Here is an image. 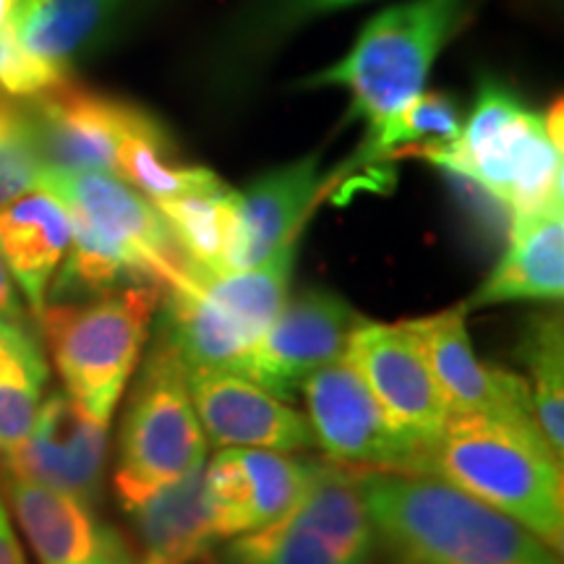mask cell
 I'll use <instances>...</instances> for the list:
<instances>
[{"label":"cell","instance_id":"obj_1","mask_svg":"<svg viewBox=\"0 0 564 564\" xmlns=\"http://www.w3.org/2000/svg\"><path fill=\"white\" fill-rule=\"evenodd\" d=\"M366 505L377 544L392 560L413 564H562L541 544L481 499L421 474L366 470Z\"/></svg>","mask_w":564,"mask_h":564},{"label":"cell","instance_id":"obj_2","mask_svg":"<svg viewBox=\"0 0 564 564\" xmlns=\"http://www.w3.org/2000/svg\"><path fill=\"white\" fill-rule=\"evenodd\" d=\"M421 476L453 484L499 510L560 554L564 544V476L535 421L449 415L423 455Z\"/></svg>","mask_w":564,"mask_h":564},{"label":"cell","instance_id":"obj_3","mask_svg":"<svg viewBox=\"0 0 564 564\" xmlns=\"http://www.w3.org/2000/svg\"><path fill=\"white\" fill-rule=\"evenodd\" d=\"M413 158L476 181L512 217L562 207V105L541 116L507 84L484 79L460 133Z\"/></svg>","mask_w":564,"mask_h":564},{"label":"cell","instance_id":"obj_4","mask_svg":"<svg viewBox=\"0 0 564 564\" xmlns=\"http://www.w3.org/2000/svg\"><path fill=\"white\" fill-rule=\"evenodd\" d=\"M470 0H403L358 32L340 61L308 76L303 87L350 91V118L373 133L426 87L436 58L468 21Z\"/></svg>","mask_w":564,"mask_h":564},{"label":"cell","instance_id":"obj_5","mask_svg":"<svg viewBox=\"0 0 564 564\" xmlns=\"http://www.w3.org/2000/svg\"><path fill=\"white\" fill-rule=\"evenodd\" d=\"M160 301V285H129L82 303H47L40 312L63 392L91 419L112 421L150 340Z\"/></svg>","mask_w":564,"mask_h":564},{"label":"cell","instance_id":"obj_6","mask_svg":"<svg viewBox=\"0 0 564 564\" xmlns=\"http://www.w3.org/2000/svg\"><path fill=\"white\" fill-rule=\"evenodd\" d=\"M202 463H207V436L194 411L186 366L160 335L133 384L118 434V505L129 510Z\"/></svg>","mask_w":564,"mask_h":564},{"label":"cell","instance_id":"obj_7","mask_svg":"<svg viewBox=\"0 0 564 564\" xmlns=\"http://www.w3.org/2000/svg\"><path fill=\"white\" fill-rule=\"evenodd\" d=\"M40 188L66 207L74 251L121 267L141 285L171 288L188 274L165 217L118 175L47 167Z\"/></svg>","mask_w":564,"mask_h":564},{"label":"cell","instance_id":"obj_8","mask_svg":"<svg viewBox=\"0 0 564 564\" xmlns=\"http://www.w3.org/2000/svg\"><path fill=\"white\" fill-rule=\"evenodd\" d=\"M314 444L335 463L390 474H421L423 449L387 421L348 356L314 371L301 387Z\"/></svg>","mask_w":564,"mask_h":564},{"label":"cell","instance_id":"obj_9","mask_svg":"<svg viewBox=\"0 0 564 564\" xmlns=\"http://www.w3.org/2000/svg\"><path fill=\"white\" fill-rule=\"evenodd\" d=\"M345 356L369 384L394 432L411 440L426 455L440 440L449 408L411 324L361 319L352 329Z\"/></svg>","mask_w":564,"mask_h":564},{"label":"cell","instance_id":"obj_10","mask_svg":"<svg viewBox=\"0 0 564 564\" xmlns=\"http://www.w3.org/2000/svg\"><path fill=\"white\" fill-rule=\"evenodd\" d=\"M24 116L40 158L51 171L116 175L123 139L144 123L150 112L66 79L30 97Z\"/></svg>","mask_w":564,"mask_h":564},{"label":"cell","instance_id":"obj_11","mask_svg":"<svg viewBox=\"0 0 564 564\" xmlns=\"http://www.w3.org/2000/svg\"><path fill=\"white\" fill-rule=\"evenodd\" d=\"M358 316L343 295L301 291L282 303L270 329L251 348L246 377L291 403L314 371L345 356Z\"/></svg>","mask_w":564,"mask_h":564},{"label":"cell","instance_id":"obj_12","mask_svg":"<svg viewBox=\"0 0 564 564\" xmlns=\"http://www.w3.org/2000/svg\"><path fill=\"white\" fill-rule=\"evenodd\" d=\"M108 444L110 423L91 419L66 392L55 390L42 398L26 440L0 460L6 474L95 507L102 494Z\"/></svg>","mask_w":564,"mask_h":564},{"label":"cell","instance_id":"obj_13","mask_svg":"<svg viewBox=\"0 0 564 564\" xmlns=\"http://www.w3.org/2000/svg\"><path fill=\"white\" fill-rule=\"evenodd\" d=\"M465 316L468 314L463 306H453L447 312L408 322L419 337L449 415L535 421L525 379L478 358Z\"/></svg>","mask_w":564,"mask_h":564},{"label":"cell","instance_id":"obj_14","mask_svg":"<svg viewBox=\"0 0 564 564\" xmlns=\"http://www.w3.org/2000/svg\"><path fill=\"white\" fill-rule=\"evenodd\" d=\"M202 432L217 447L301 453L314 447L306 415L238 371H186Z\"/></svg>","mask_w":564,"mask_h":564},{"label":"cell","instance_id":"obj_15","mask_svg":"<svg viewBox=\"0 0 564 564\" xmlns=\"http://www.w3.org/2000/svg\"><path fill=\"white\" fill-rule=\"evenodd\" d=\"M308 463L288 453L223 447L204 465V486L220 539L259 531L299 505Z\"/></svg>","mask_w":564,"mask_h":564},{"label":"cell","instance_id":"obj_16","mask_svg":"<svg viewBox=\"0 0 564 564\" xmlns=\"http://www.w3.org/2000/svg\"><path fill=\"white\" fill-rule=\"evenodd\" d=\"M3 491L37 564H133L131 541L95 507L11 474Z\"/></svg>","mask_w":564,"mask_h":564},{"label":"cell","instance_id":"obj_17","mask_svg":"<svg viewBox=\"0 0 564 564\" xmlns=\"http://www.w3.org/2000/svg\"><path fill=\"white\" fill-rule=\"evenodd\" d=\"M319 152L274 167L249 188L236 192V243L230 270L264 262L270 253L303 232L306 212L319 196Z\"/></svg>","mask_w":564,"mask_h":564},{"label":"cell","instance_id":"obj_18","mask_svg":"<svg viewBox=\"0 0 564 564\" xmlns=\"http://www.w3.org/2000/svg\"><path fill=\"white\" fill-rule=\"evenodd\" d=\"M564 295V209L552 207L512 217L507 249L463 312L520 301H562Z\"/></svg>","mask_w":564,"mask_h":564},{"label":"cell","instance_id":"obj_19","mask_svg":"<svg viewBox=\"0 0 564 564\" xmlns=\"http://www.w3.org/2000/svg\"><path fill=\"white\" fill-rule=\"evenodd\" d=\"M204 465L123 510L133 531V564H194L220 541L204 486Z\"/></svg>","mask_w":564,"mask_h":564},{"label":"cell","instance_id":"obj_20","mask_svg":"<svg viewBox=\"0 0 564 564\" xmlns=\"http://www.w3.org/2000/svg\"><path fill=\"white\" fill-rule=\"evenodd\" d=\"M68 246V212L45 188L0 209V262L17 282L34 316L47 306L51 280L58 274Z\"/></svg>","mask_w":564,"mask_h":564},{"label":"cell","instance_id":"obj_21","mask_svg":"<svg viewBox=\"0 0 564 564\" xmlns=\"http://www.w3.org/2000/svg\"><path fill=\"white\" fill-rule=\"evenodd\" d=\"M364 468L312 460L299 505L291 512L314 535L327 544L343 564H369L377 552L369 505H366Z\"/></svg>","mask_w":564,"mask_h":564},{"label":"cell","instance_id":"obj_22","mask_svg":"<svg viewBox=\"0 0 564 564\" xmlns=\"http://www.w3.org/2000/svg\"><path fill=\"white\" fill-rule=\"evenodd\" d=\"M129 0H17L11 30L24 51L63 74L112 30Z\"/></svg>","mask_w":564,"mask_h":564},{"label":"cell","instance_id":"obj_23","mask_svg":"<svg viewBox=\"0 0 564 564\" xmlns=\"http://www.w3.org/2000/svg\"><path fill=\"white\" fill-rule=\"evenodd\" d=\"M165 312L160 335L178 352L186 371H238L246 373L253 343L243 329L196 291L188 274L178 285L162 288Z\"/></svg>","mask_w":564,"mask_h":564},{"label":"cell","instance_id":"obj_24","mask_svg":"<svg viewBox=\"0 0 564 564\" xmlns=\"http://www.w3.org/2000/svg\"><path fill=\"white\" fill-rule=\"evenodd\" d=\"M299 241L301 232H295L264 262L243 267V270L212 274L188 264V280L204 299H209L223 314H228L243 329V335L257 345L259 337L270 329L274 316L280 314L282 303L288 301Z\"/></svg>","mask_w":564,"mask_h":564},{"label":"cell","instance_id":"obj_25","mask_svg":"<svg viewBox=\"0 0 564 564\" xmlns=\"http://www.w3.org/2000/svg\"><path fill=\"white\" fill-rule=\"evenodd\" d=\"M47 373L34 337L19 322L0 319V457L11 455L32 432Z\"/></svg>","mask_w":564,"mask_h":564},{"label":"cell","instance_id":"obj_26","mask_svg":"<svg viewBox=\"0 0 564 564\" xmlns=\"http://www.w3.org/2000/svg\"><path fill=\"white\" fill-rule=\"evenodd\" d=\"M165 217L175 243L186 262L202 272H230L232 243H236V192L223 186L220 192L178 196L154 202Z\"/></svg>","mask_w":564,"mask_h":564},{"label":"cell","instance_id":"obj_27","mask_svg":"<svg viewBox=\"0 0 564 564\" xmlns=\"http://www.w3.org/2000/svg\"><path fill=\"white\" fill-rule=\"evenodd\" d=\"M533 415L556 457H564V335L560 314H535L520 343Z\"/></svg>","mask_w":564,"mask_h":564},{"label":"cell","instance_id":"obj_28","mask_svg":"<svg viewBox=\"0 0 564 564\" xmlns=\"http://www.w3.org/2000/svg\"><path fill=\"white\" fill-rule=\"evenodd\" d=\"M463 129L460 110L453 97L423 89L403 110L366 137V162L408 158L423 147L455 139Z\"/></svg>","mask_w":564,"mask_h":564},{"label":"cell","instance_id":"obj_29","mask_svg":"<svg viewBox=\"0 0 564 564\" xmlns=\"http://www.w3.org/2000/svg\"><path fill=\"white\" fill-rule=\"evenodd\" d=\"M228 564H343L327 544L293 514L259 531L236 535L225 549Z\"/></svg>","mask_w":564,"mask_h":564},{"label":"cell","instance_id":"obj_30","mask_svg":"<svg viewBox=\"0 0 564 564\" xmlns=\"http://www.w3.org/2000/svg\"><path fill=\"white\" fill-rule=\"evenodd\" d=\"M47 165L34 144L30 121L19 105L17 116L0 129V209L37 192Z\"/></svg>","mask_w":564,"mask_h":564},{"label":"cell","instance_id":"obj_31","mask_svg":"<svg viewBox=\"0 0 564 564\" xmlns=\"http://www.w3.org/2000/svg\"><path fill=\"white\" fill-rule=\"evenodd\" d=\"M369 3V0H259L253 11L243 21V40L272 42L301 30L308 21L329 17L335 11L352 9V6Z\"/></svg>","mask_w":564,"mask_h":564},{"label":"cell","instance_id":"obj_32","mask_svg":"<svg viewBox=\"0 0 564 564\" xmlns=\"http://www.w3.org/2000/svg\"><path fill=\"white\" fill-rule=\"evenodd\" d=\"M66 79L68 74L24 51L11 24L6 26V32L0 34V91L3 95L30 100V97L58 87Z\"/></svg>","mask_w":564,"mask_h":564},{"label":"cell","instance_id":"obj_33","mask_svg":"<svg viewBox=\"0 0 564 564\" xmlns=\"http://www.w3.org/2000/svg\"><path fill=\"white\" fill-rule=\"evenodd\" d=\"M0 564H26L24 549H21L17 531H13L3 497H0Z\"/></svg>","mask_w":564,"mask_h":564},{"label":"cell","instance_id":"obj_34","mask_svg":"<svg viewBox=\"0 0 564 564\" xmlns=\"http://www.w3.org/2000/svg\"><path fill=\"white\" fill-rule=\"evenodd\" d=\"M0 319H21V303L17 295V288H13V280L9 270H6L3 262H0Z\"/></svg>","mask_w":564,"mask_h":564},{"label":"cell","instance_id":"obj_35","mask_svg":"<svg viewBox=\"0 0 564 564\" xmlns=\"http://www.w3.org/2000/svg\"><path fill=\"white\" fill-rule=\"evenodd\" d=\"M13 6H17V0H0V34H3L6 26L11 24Z\"/></svg>","mask_w":564,"mask_h":564},{"label":"cell","instance_id":"obj_36","mask_svg":"<svg viewBox=\"0 0 564 564\" xmlns=\"http://www.w3.org/2000/svg\"><path fill=\"white\" fill-rule=\"evenodd\" d=\"M17 110H19V105H13V102L3 100V97H0V129H3V126L9 123L13 116H17Z\"/></svg>","mask_w":564,"mask_h":564},{"label":"cell","instance_id":"obj_37","mask_svg":"<svg viewBox=\"0 0 564 564\" xmlns=\"http://www.w3.org/2000/svg\"><path fill=\"white\" fill-rule=\"evenodd\" d=\"M392 564H413V562H405V560H392Z\"/></svg>","mask_w":564,"mask_h":564}]
</instances>
